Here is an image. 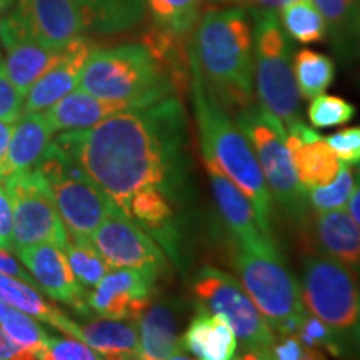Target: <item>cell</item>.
Instances as JSON below:
<instances>
[{
	"label": "cell",
	"mask_w": 360,
	"mask_h": 360,
	"mask_svg": "<svg viewBox=\"0 0 360 360\" xmlns=\"http://www.w3.org/2000/svg\"><path fill=\"white\" fill-rule=\"evenodd\" d=\"M187 117L170 96L142 109L119 112L82 130H65L56 143L129 217L130 199L146 187L180 195L187 182Z\"/></svg>",
	"instance_id": "cell-1"
},
{
	"label": "cell",
	"mask_w": 360,
	"mask_h": 360,
	"mask_svg": "<svg viewBox=\"0 0 360 360\" xmlns=\"http://www.w3.org/2000/svg\"><path fill=\"white\" fill-rule=\"evenodd\" d=\"M188 60L225 110L254 103L252 24L245 8L229 6L202 13L188 37Z\"/></svg>",
	"instance_id": "cell-2"
},
{
	"label": "cell",
	"mask_w": 360,
	"mask_h": 360,
	"mask_svg": "<svg viewBox=\"0 0 360 360\" xmlns=\"http://www.w3.org/2000/svg\"><path fill=\"white\" fill-rule=\"evenodd\" d=\"M188 67H191L188 87H191L202 154L209 155L220 170L240 188L254 207L260 229L265 236L274 238V200L254 148L236 120L229 117L227 110L209 92L199 70L191 64V60H188Z\"/></svg>",
	"instance_id": "cell-3"
},
{
	"label": "cell",
	"mask_w": 360,
	"mask_h": 360,
	"mask_svg": "<svg viewBox=\"0 0 360 360\" xmlns=\"http://www.w3.org/2000/svg\"><path fill=\"white\" fill-rule=\"evenodd\" d=\"M79 89L135 109L177 96L179 85L143 44H124L90 52Z\"/></svg>",
	"instance_id": "cell-4"
},
{
	"label": "cell",
	"mask_w": 360,
	"mask_h": 360,
	"mask_svg": "<svg viewBox=\"0 0 360 360\" xmlns=\"http://www.w3.org/2000/svg\"><path fill=\"white\" fill-rule=\"evenodd\" d=\"M233 120L254 148L272 200L290 222L305 227L310 215L307 191L297 177L281 120L254 103L238 109Z\"/></svg>",
	"instance_id": "cell-5"
},
{
	"label": "cell",
	"mask_w": 360,
	"mask_h": 360,
	"mask_svg": "<svg viewBox=\"0 0 360 360\" xmlns=\"http://www.w3.org/2000/svg\"><path fill=\"white\" fill-rule=\"evenodd\" d=\"M300 297L310 314L327 323L347 354L360 342V283L344 265L326 255H307L300 265Z\"/></svg>",
	"instance_id": "cell-6"
},
{
	"label": "cell",
	"mask_w": 360,
	"mask_h": 360,
	"mask_svg": "<svg viewBox=\"0 0 360 360\" xmlns=\"http://www.w3.org/2000/svg\"><path fill=\"white\" fill-rule=\"evenodd\" d=\"M254 84L259 105L276 115L283 129L299 120V89L292 70L290 40L277 13L250 12Z\"/></svg>",
	"instance_id": "cell-7"
},
{
	"label": "cell",
	"mask_w": 360,
	"mask_h": 360,
	"mask_svg": "<svg viewBox=\"0 0 360 360\" xmlns=\"http://www.w3.org/2000/svg\"><path fill=\"white\" fill-rule=\"evenodd\" d=\"M233 265L242 287L274 334H297L307 309L300 297L299 281L282 260L278 249H237Z\"/></svg>",
	"instance_id": "cell-8"
},
{
	"label": "cell",
	"mask_w": 360,
	"mask_h": 360,
	"mask_svg": "<svg viewBox=\"0 0 360 360\" xmlns=\"http://www.w3.org/2000/svg\"><path fill=\"white\" fill-rule=\"evenodd\" d=\"M35 169L52 188L69 237L90 238L109 215L122 212L56 142H51Z\"/></svg>",
	"instance_id": "cell-9"
},
{
	"label": "cell",
	"mask_w": 360,
	"mask_h": 360,
	"mask_svg": "<svg viewBox=\"0 0 360 360\" xmlns=\"http://www.w3.org/2000/svg\"><path fill=\"white\" fill-rule=\"evenodd\" d=\"M192 297L197 307L227 319L245 359H270L276 334L236 277L212 265H204L192 278Z\"/></svg>",
	"instance_id": "cell-10"
},
{
	"label": "cell",
	"mask_w": 360,
	"mask_h": 360,
	"mask_svg": "<svg viewBox=\"0 0 360 360\" xmlns=\"http://www.w3.org/2000/svg\"><path fill=\"white\" fill-rule=\"evenodd\" d=\"M13 210V250L37 244L64 247L69 242L60 214L53 202L52 188L37 169L11 174L4 179Z\"/></svg>",
	"instance_id": "cell-11"
},
{
	"label": "cell",
	"mask_w": 360,
	"mask_h": 360,
	"mask_svg": "<svg viewBox=\"0 0 360 360\" xmlns=\"http://www.w3.org/2000/svg\"><path fill=\"white\" fill-rule=\"evenodd\" d=\"M90 240L110 269H137L157 281L167 276V255L141 225L122 212L109 215Z\"/></svg>",
	"instance_id": "cell-12"
},
{
	"label": "cell",
	"mask_w": 360,
	"mask_h": 360,
	"mask_svg": "<svg viewBox=\"0 0 360 360\" xmlns=\"http://www.w3.org/2000/svg\"><path fill=\"white\" fill-rule=\"evenodd\" d=\"M7 19L27 37L53 51L90 30L77 0H19Z\"/></svg>",
	"instance_id": "cell-13"
},
{
	"label": "cell",
	"mask_w": 360,
	"mask_h": 360,
	"mask_svg": "<svg viewBox=\"0 0 360 360\" xmlns=\"http://www.w3.org/2000/svg\"><path fill=\"white\" fill-rule=\"evenodd\" d=\"M157 278L137 269L109 270L87 292V305L97 317L137 322L152 302Z\"/></svg>",
	"instance_id": "cell-14"
},
{
	"label": "cell",
	"mask_w": 360,
	"mask_h": 360,
	"mask_svg": "<svg viewBox=\"0 0 360 360\" xmlns=\"http://www.w3.org/2000/svg\"><path fill=\"white\" fill-rule=\"evenodd\" d=\"M204 164L212 195L220 219L227 227L237 249L245 250H274L277 249L274 238L265 236L260 229L257 215L250 200L242 193L236 184L225 175L209 155L204 154Z\"/></svg>",
	"instance_id": "cell-15"
},
{
	"label": "cell",
	"mask_w": 360,
	"mask_h": 360,
	"mask_svg": "<svg viewBox=\"0 0 360 360\" xmlns=\"http://www.w3.org/2000/svg\"><path fill=\"white\" fill-rule=\"evenodd\" d=\"M22 264L35 278L39 289L56 302L70 305L79 314L89 315L87 290L72 272L62 247L53 244H37L17 252Z\"/></svg>",
	"instance_id": "cell-16"
},
{
	"label": "cell",
	"mask_w": 360,
	"mask_h": 360,
	"mask_svg": "<svg viewBox=\"0 0 360 360\" xmlns=\"http://www.w3.org/2000/svg\"><path fill=\"white\" fill-rule=\"evenodd\" d=\"M92 51V42L84 35L62 49L57 60L25 94L22 114H42L62 97L77 89L85 62Z\"/></svg>",
	"instance_id": "cell-17"
},
{
	"label": "cell",
	"mask_w": 360,
	"mask_h": 360,
	"mask_svg": "<svg viewBox=\"0 0 360 360\" xmlns=\"http://www.w3.org/2000/svg\"><path fill=\"white\" fill-rule=\"evenodd\" d=\"M177 197L160 187H146L134 193L129 217L137 222L160 247L172 262H180V232L177 224Z\"/></svg>",
	"instance_id": "cell-18"
},
{
	"label": "cell",
	"mask_w": 360,
	"mask_h": 360,
	"mask_svg": "<svg viewBox=\"0 0 360 360\" xmlns=\"http://www.w3.org/2000/svg\"><path fill=\"white\" fill-rule=\"evenodd\" d=\"M0 40L6 49L4 69L24 97L62 52V49L53 51L27 37L8 19L0 20Z\"/></svg>",
	"instance_id": "cell-19"
},
{
	"label": "cell",
	"mask_w": 360,
	"mask_h": 360,
	"mask_svg": "<svg viewBox=\"0 0 360 360\" xmlns=\"http://www.w3.org/2000/svg\"><path fill=\"white\" fill-rule=\"evenodd\" d=\"M314 242L321 255L344 265L360 283V225L347 210L315 214Z\"/></svg>",
	"instance_id": "cell-20"
},
{
	"label": "cell",
	"mask_w": 360,
	"mask_h": 360,
	"mask_svg": "<svg viewBox=\"0 0 360 360\" xmlns=\"http://www.w3.org/2000/svg\"><path fill=\"white\" fill-rule=\"evenodd\" d=\"M142 360L188 359L179 337V310L174 300H157L137 321Z\"/></svg>",
	"instance_id": "cell-21"
},
{
	"label": "cell",
	"mask_w": 360,
	"mask_h": 360,
	"mask_svg": "<svg viewBox=\"0 0 360 360\" xmlns=\"http://www.w3.org/2000/svg\"><path fill=\"white\" fill-rule=\"evenodd\" d=\"M180 342L187 354L200 360H231L237 357L238 340L227 319L197 305Z\"/></svg>",
	"instance_id": "cell-22"
},
{
	"label": "cell",
	"mask_w": 360,
	"mask_h": 360,
	"mask_svg": "<svg viewBox=\"0 0 360 360\" xmlns=\"http://www.w3.org/2000/svg\"><path fill=\"white\" fill-rule=\"evenodd\" d=\"M130 109H135V107L125 102L105 101L77 87L53 103L51 109L44 112V115L53 132H58V130L65 132V130L94 127L107 117Z\"/></svg>",
	"instance_id": "cell-23"
},
{
	"label": "cell",
	"mask_w": 360,
	"mask_h": 360,
	"mask_svg": "<svg viewBox=\"0 0 360 360\" xmlns=\"http://www.w3.org/2000/svg\"><path fill=\"white\" fill-rule=\"evenodd\" d=\"M53 130L42 114H22L13 124L2 180L11 174L34 169L52 142Z\"/></svg>",
	"instance_id": "cell-24"
},
{
	"label": "cell",
	"mask_w": 360,
	"mask_h": 360,
	"mask_svg": "<svg viewBox=\"0 0 360 360\" xmlns=\"http://www.w3.org/2000/svg\"><path fill=\"white\" fill-rule=\"evenodd\" d=\"M79 339L101 354L102 359H141L137 322L97 317L79 323Z\"/></svg>",
	"instance_id": "cell-25"
},
{
	"label": "cell",
	"mask_w": 360,
	"mask_h": 360,
	"mask_svg": "<svg viewBox=\"0 0 360 360\" xmlns=\"http://www.w3.org/2000/svg\"><path fill=\"white\" fill-rule=\"evenodd\" d=\"M0 302H6L22 312L32 315L34 319L49 323L57 330L64 332L65 335L75 337V339L80 337L79 322L72 321L62 310L49 304L44 295H40L37 287L30 285L22 278L0 274Z\"/></svg>",
	"instance_id": "cell-26"
},
{
	"label": "cell",
	"mask_w": 360,
	"mask_h": 360,
	"mask_svg": "<svg viewBox=\"0 0 360 360\" xmlns=\"http://www.w3.org/2000/svg\"><path fill=\"white\" fill-rule=\"evenodd\" d=\"M327 25V39L342 60L360 52V0H312Z\"/></svg>",
	"instance_id": "cell-27"
},
{
	"label": "cell",
	"mask_w": 360,
	"mask_h": 360,
	"mask_svg": "<svg viewBox=\"0 0 360 360\" xmlns=\"http://www.w3.org/2000/svg\"><path fill=\"white\" fill-rule=\"evenodd\" d=\"M89 29L98 34H119L135 27L146 15L143 0H77Z\"/></svg>",
	"instance_id": "cell-28"
},
{
	"label": "cell",
	"mask_w": 360,
	"mask_h": 360,
	"mask_svg": "<svg viewBox=\"0 0 360 360\" xmlns=\"http://www.w3.org/2000/svg\"><path fill=\"white\" fill-rule=\"evenodd\" d=\"M290 154L297 177L305 191L332 182L342 167L339 157L332 152L323 137L295 147Z\"/></svg>",
	"instance_id": "cell-29"
},
{
	"label": "cell",
	"mask_w": 360,
	"mask_h": 360,
	"mask_svg": "<svg viewBox=\"0 0 360 360\" xmlns=\"http://www.w3.org/2000/svg\"><path fill=\"white\" fill-rule=\"evenodd\" d=\"M154 30L188 39L202 15L204 0H143Z\"/></svg>",
	"instance_id": "cell-30"
},
{
	"label": "cell",
	"mask_w": 360,
	"mask_h": 360,
	"mask_svg": "<svg viewBox=\"0 0 360 360\" xmlns=\"http://www.w3.org/2000/svg\"><path fill=\"white\" fill-rule=\"evenodd\" d=\"M292 70L299 94L307 101L326 94L335 79V64L326 53L300 49L292 57Z\"/></svg>",
	"instance_id": "cell-31"
},
{
	"label": "cell",
	"mask_w": 360,
	"mask_h": 360,
	"mask_svg": "<svg viewBox=\"0 0 360 360\" xmlns=\"http://www.w3.org/2000/svg\"><path fill=\"white\" fill-rule=\"evenodd\" d=\"M283 32L300 45L327 40V25L312 0H294L277 12Z\"/></svg>",
	"instance_id": "cell-32"
},
{
	"label": "cell",
	"mask_w": 360,
	"mask_h": 360,
	"mask_svg": "<svg viewBox=\"0 0 360 360\" xmlns=\"http://www.w3.org/2000/svg\"><path fill=\"white\" fill-rule=\"evenodd\" d=\"M64 252L72 267V272L82 283L84 289H94L110 270L109 264L98 254V250L94 247L90 238L69 237Z\"/></svg>",
	"instance_id": "cell-33"
},
{
	"label": "cell",
	"mask_w": 360,
	"mask_h": 360,
	"mask_svg": "<svg viewBox=\"0 0 360 360\" xmlns=\"http://www.w3.org/2000/svg\"><path fill=\"white\" fill-rule=\"evenodd\" d=\"M355 187V170L352 165L344 164L339 174L332 182L326 186L307 188V205L309 210L314 214L332 212V210L345 209L350 200Z\"/></svg>",
	"instance_id": "cell-34"
},
{
	"label": "cell",
	"mask_w": 360,
	"mask_h": 360,
	"mask_svg": "<svg viewBox=\"0 0 360 360\" xmlns=\"http://www.w3.org/2000/svg\"><path fill=\"white\" fill-rule=\"evenodd\" d=\"M0 327H4L13 339L32 349L37 359H42L49 335L32 315L22 312L6 302H0Z\"/></svg>",
	"instance_id": "cell-35"
},
{
	"label": "cell",
	"mask_w": 360,
	"mask_h": 360,
	"mask_svg": "<svg viewBox=\"0 0 360 360\" xmlns=\"http://www.w3.org/2000/svg\"><path fill=\"white\" fill-rule=\"evenodd\" d=\"M357 114L354 103L337 96L321 94L310 102L307 117L314 129H332L347 125Z\"/></svg>",
	"instance_id": "cell-36"
},
{
	"label": "cell",
	"mask_w": 360,
	"mask_h": 360,
	"mask_svg": "<svg viewBox=\"0 0 360 360\" xmlns=\"http://www.w3.org/2000/svg\"><path fill=\"white\" fill-rule=\"evenodd\" d=\"M295 335L299 337L305 347L317 354L321 359H323L326 352L334 355V357H344L347 354L335 332L312 314L305 315Z\"/></svg>",
	"instance_id": "cell-37"
},
{
	"label": "cell",
	"mask_w": 360,
	"mask_h": 360,
	"mask_svg": "<svg viewBox=\"0 0 360 360\" xmlns=\"http://www.w3.org/2000/svg\"><path fill=\"white\" fill-rule=\"evenodd\" d=\"M102 355L96 352L85 342L69 337V339H58L49 337L42 360H98Z\"/></svg>",
	"instance_id": "cell-38"
},
{
	"label": "cell",
	"mask_w": 360,
	"mask_h": 360,
	"mask_svg": "<svg viewBox=\"0 0 360 360\" xmlns=\"http://www.w3.org/2000/svg\"><path fill=\"white\" fill-rule=\"evenodd\" d=\"M332 152L340 162L349 165L360 164V125L342 129L326 139Z\"/></svg>",
	"instance_id": "cell-39"
},
{
	"label": "cell",
	"mask_w": 360,
	"mask_h": 360,
	"mask_svg": "<svg viewBox=\"0 0 360 360\" xmlns=\"http://www.w3.org/2000/svg\"><path fill=\"white\" fill-rule=\"evenodd\" d=\"M24 112V96L17 90L12 80L8 79L0 62V120L15 124Z\"/></svg>",
	"instance_id": "cell-40"
},
{
	"label": "cell",
	"mask_w": 360,
	"mask_h": 360,
	"mask_svg": "<svg viewBox=\"0 0 360 360\" xmlns=\"http://www.w3.org/2000/svg\"><path fill=\"white\" fill-rule=\"evenodd\" d=\"M270 359L277 360H309L321 359L317 354L305 347L295 334H276L272 347H270Z\"/></svg>",
	"instance_id": "cell-41"
},
{
	"label": "cell",
	"mask_w": 360,
	"mask_h": 360,
	"mask_svg": "<svg viewBox=\"0 0 360 360\" xmlns=\"http://www.w3.org/2000/svg\"><path fill=\"white\" fill-rule=\"evenodd\" d=\"M13 233V210L11 199H8L6 188L0 186V247L7 250H13L12 245Z\"/></svg>",
	"instance_id": "cell-42"
},
{
	"label": "cell",
	"mask_w": 360,
	"mask_h": 360,
	"mask_svg": "<svg viewBox=\"0 0 360 360\" xmlns=\"http://www.w3.org/2000/svg\"><path fill=\"white\" fill-rule=\"evenodd\" d=\"M37 359L32 349L17 342L4 327H0V360Z\"/></svg>",
	"instance_id": "cell-43"
},
{
	"label": "cell",
	"mask_w": 360,
	"mask_h": 360,
	"mask_svg": "<svg viewBox=\"0 0 360 360\" xmlns=\"http://www.w3.org/2000/svg\"><path fill=\"white\" fill-rule=\"evenodd\" d=\"M0 274H4V276H12V277H17V278H22V281L29 282L30 285L37 287V282H35V278L30 276L29 270H25L22 265L19 264V260L13 259V255L11 254V250L7 249H2L0 247Z\"/></svg>",
	"instance_id": "cell-44"
},
{
	"label": "cell",
	"mask_w": 360,
	"mask_h": 360,
	"mask_svg": "<svg viewBox=\"0 0 360 360\" xmlns=\"http://www.w3.org/2000/svg\"><path fill=\"white\" fill-rule=\"evenodd\" d=\"M294 0H236L233 6H238L249 12H274L277 13Z\"/></svg>",
	"instance_id": "cell-45"
},
{
	"label": "cell",
	"mask_w": 360,
	"mask_h": 360,
	"mask_svg": "<svg viewBox=\"0 0 360 360\" xmlns=\"http://www.w3.org/2000/svg\"><path fill=\"white\" fill-rule=\"evenodd\" d=\"M355 187L347 204V212L360 225V164L355 165Z\"/></svg>",
	"instance_id": "cell-46"
},
{
	"label": "cell",
	"mask_w": 360,
	"mask_h": 360,
	"mask_svg": "<svg viewBox=\"0 0 360 360\" xmlns=\"http://www.w3.org/2000/svg\"><path fill=\"white\" fill-rule=\"evenodd\" d=\"M11 135H12V124L0 120V180H2V167H4V162H6Z\"/></svg>",
	"instance_id": "cell-47"
},
{
	"label": "cell",
	"mask_w": 360,
	"mask_h": 360,
	"mask_svg": "<svg viewBox=\"0 0 360 360\" xmlns=\"http://www.w3.org/2000/svg\"><path fill=\"white\" fill-rule=\"evenodd\" d=\"M13 2V0H0V12L6 11V8L11 6V4Z\"/></svg>",
	"instance_id": "cell-48"
},
{
	"label": "cell",
	"mask_w": 360,
	"mask_h": 360,
	"mask_svg": "<svg viewBox=\"0 0 360 360\" xmlns=\"http://www.w3.org/2000/svg\"><path fill=\"white\" fill-rule=\"evenodd\" d=\"M214 4H225V6H233L236 0H212Z\"/></svg>",
	"instance_id": "cell-49"
},
{
	"label": "cell",
	"mask_w": 360,
	"mask_h": 360,
	"mask_svg": "<svg viewBox=\"0 0 360 360\" xmlns=\"http://www.w3.org/2000/svg\"><path fill=\"white\" fill-rule=\"evenodd\" d=\"M357 354H360V342H359V350H357Z\"/></svg>",
	"instance_id": "cell-50"
},
{
	"label": "cell",
	"mask_w": 360,
	"mask_h": 360,
	"mask_svg": "<svg viewBox=\"0 0 360 360\" xmlns=\"http://www.w3.org/2000/svg\"><path fill=\"white\" fill-rule=\"evenodd\" d=\"M210 2H212V0H210Z\"/></svg>",
	"instance_id": "cell-51"
}]
</instances>
